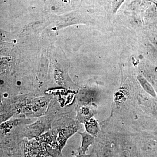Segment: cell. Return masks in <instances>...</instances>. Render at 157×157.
<instances>
[{
	"instance_id": "277c9868",
	"label": "cell",
	"mask_w": 157,
	"mask_h": 157,
	"mask_svg": "<svg viewBox=\"0 0 157 157\" xmlns=\"http://www.w3.org/2000/svg\"><path fill=\"white\" fill-rule=\"evenodd\" d=\"M137 79L145 91L154 98L157 99L156 94L150 83L143 76L139 75L137 76Z\"/></svg>"
},
{
	"instance_id": "3957f363",
	"label": "cell",
	"mask_w": 157,
	"mask_h": 157,
	"mask_svg": "<svg viewBox=\"0 0 157 157\" xmlns=\"http://www.w3.org/2000/svg\"><path fill=\"white\" fill-rule=\"evenodd\" d=\"M83 124L86 131L94 137H97L100 131V127L98 121L93 117L86 121Z\"/></svg>"
},
{
	"instance_id": "8992f818",
	"label": "cell",
	"mask_w": 157,
	"mask_h": 157,
	"mask_svg": "<svg viewBox=\"0 0 157 157\" xmlns=\"http://www.w3.org/2000/svg\"><path fill=\"white\" fill-rule=\"evenodd\" d=\"M91 155H82L78 154L75 157H90Z\"/></svg>"
},
{
	"instance_id": "7a4b0ae2",
	"label": "cell",
	"mask_w": 157,
	"mask_h": 157,
	"mask_svg": "<svg viewBox=\"0 0 157 157\" xmlns=\"http://www.w3.org/2000/svg\"><path fill=\"white\" fill-rule=\"evenodd\" d=\"M78 133L82 137V142L81 145L78 149V154H86L89 147L94 142V137L88 133L86 131L82 133L78 132Z\"/></svg>"
},
{
	"instance_id": "5b68a950",
	"label": "cell",
	"mask_w": 157,
	"mask_h": 157,
	"mask_svg": "<svg viewBox=\"0 0 157 157\" xmlns=\"http://www.w3.org/2000/svg\"><path fill=\"white\" fill-rule=\"evenodd\" d=\"M124 0H113V12H116L122 3L123 2Z\"/></svg>"
},
{
	"instance_id": "6da1fadb",
	"label": "cell",
	"mask_w": 157,
	"mask_h": 157,
	"mask_svg": "<svg viewBox=\"0 0 157 157\" xmlns=\"http://www.w3.org/2000/svg\"><path fill=\"white\" fill-rule=\"evenodd\" d=\"M96 107L92 104L83 105L78 108L77 112V119L80 123H83L86 121L93 117L95 113Z\"/></svg>"
},
{
	"instance_id": "52a82bcc",
	"label": "cell",
	"mask_w": 157,
	"mask_h": 157,
	"mask_svg": "<svg viewBox=\"0 0 157 157\" xmlns=\"http://www.w3.org/2000/svg\"></svg>"
}]
</instances>
